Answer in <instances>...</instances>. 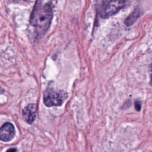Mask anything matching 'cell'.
<instances>
[{
    "instance_id": "obj_7",
    "label": "cell",
    "mask_w": 152,
    "mask_h": 152,
    "mask_svg": "<svg viewBox=\"0 0 152 152\" xmlns=\"http://www.w3.org/2000/svg\"><path fill=\"white\" fill-rule=\"evenodd\" d=\"M135 107L136 109L138 111H140L141 109V104L140 103V102L139 101H136L135 102Z\"/></svg>"
},
{
    "instance_id": "obj_6",
    "label": "cell",
    "mask_w": 152,
    "mask_h": 152,
    "mask_svg": "<svg viewBox=\"0 0 152 152\" xmlns=\"http://www.w3.org/2000/svg\"><path fill=\"white\" fill-rule=\"evenodd\" d=\"M141 15V11L139 9H135L125 20V24L127 26H130L132 25L136 20L140 17Z\"/></svg>"
},
{
    "instance_id": "obj_3",
    "label": "cell",
    "mask_w": 152,
    "mask_h": 152,
    "mask_svg": "<svg viewBox=\"0 0 152 152\" xmlns=\"http://www.w3.org/2000/svg\"><path fill=\"white\" fill-rule=\"evenodd\" d=\"M124 1H109L102 5L100 15L103 18H108L118 12L126 4Z\"/></svg>"
},
{
    "instance_id": "obj_8",
    "label": "cell",
    "mask_w": 152,
    "mask_h": 152,
    "mask_svg": "<svg viewBox=\"0 0 152 152\" xmlns=\"http://www.w3.org/2000/svg\"><path fill=\"white\" fill-rule=\"evenodd\" d=\"M6 152H17L15 148H10Z\"/></svg>"
},
{
    "instance_id": "obj_1",
    "label": "cell",
    "mask_w": 152,
    "mask_h": 152,
    "mask_svg": "<svg viewBox=\"0 0 152 152\" xmlns=\"http://www.w3.org/2000/svg\"><path fill=\"white\" fill-rule=\"evenodd\" d=\"M52 18L53 10L50 5L37 1L31 12L30 24L34 27L36 34L42 36L48 30Z\"/></svg>"
},
{
    "instance_id": "obj_4",
    "label": "cell",
    "mask_w": 152,
    "mask_h": 152,
    "mask_svg": "<svg viewBox=\"0 0 152 152\" xmlns=\"http://www.w3.org/2000/svg\"><path fill=\"white\" fill-rule=\"evenodd\" d=\"M15 134V128L10 122L5 123L0 128V140L1 141H10L14 137Z\"/></svg>"
},
{
    "instance_id": "obj_5",
    "label": "cell",
    "mask_w": 152,
    "mask_h": 152,
    "mask_svg": "<svg viewBox=\"0 0 152 152\" xmlns=\"http://www.w3.org/2000/svg\"><path fill=\"white\" fill-rule=\"evenodd\" d=\"M23 116L25 121L31 124L36 117V106L35 104H29L23 110Z\"/></svg>"
},
{
    "instance_id": "obj_2",
    "label": "cell",
    "mask_w": 152,
    "mask_h": 152,
    "mask_svg": "<svg viewBox=\"0 0 152 152\" xmlns=\"http://www.w3.org/2000/svg\"><path fill=\"white\" fill-rule=\"evenodd\" d=\"M66 97V94L62 91L47 89L44 92L43 103L48 107L59 106L63 103Z\"/></svg>"
}]
</instances>
